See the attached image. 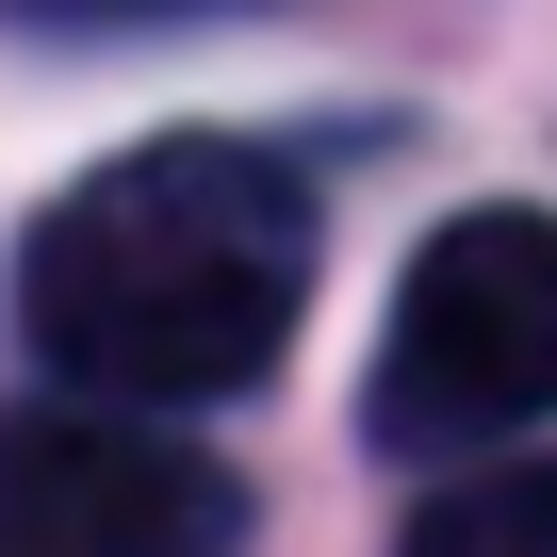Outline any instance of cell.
<instances>
[{"label": "cell", "mask_w": 557, "mask_h": 557, "mask_svg": "<svg viewBox=\"0 0 557 557\" xmlns=\"http://www.w3.org/2000/svg\"><path fill=\"white\" fill-rule=\"evenodd\" d=\"M296 312H312V181L246 132L115 148L17 230V329L99 410H213L278 377Z\"/></svg>", "instance_id": "cell-1"}, {"label": "cell", "mask_w": 557, "mask_h": 557, "mask_svg": "<svg viewBox=\"0 0 557 557\" xmlns=\"http://www.w3.org/2000/svg\"><path fill=\"white\" fill-rule=\"evenodd\" d=\"M541 410H557V213H443L377 312L361 426L394 459H459L524 443Z\"/></svg>", "instance_id": "cell-2"}, {"label": "cell", "mask_w": 557, "mask_h": 557, "mask_svg": "<svg viewBox=\"0 0 557 557\" xmlns=\"http://www.w3.org/2000/svg\"><path fill=\"white\" fill-rule=\"evenodd\" d=\"M0 557H246V475L164 410H17L0 426Z\"/></svg>", "instance_id": "cell-3"}, {"label": "cell", "mask_w": 557, "mask_h": 557, "mask_svg": "<svg viewBox=\"0 0 557 557\" xmlns=\"http://www.w3.org/2000/svg\"><path fill=\"white\" fill-rule=\"evenodd\" d=\"M394 557H557V443L541 459H475Z\"/></svg>", "instance_id": "cell-4"}, {"label": "cell", "mask_w": 557, "mask_h": 557, "mask_svg": "<svg viewBox=\"0 0 557 557\" xmlns=\"http://www.w3.org/2000/svg\"><path fill=\"white\" fill-rule=\"evenodd\" d=\"M0 17H34V34H132V17H213V0H0Z\"/></svg>", "instance_id": "cell-5"}]
</instances>
